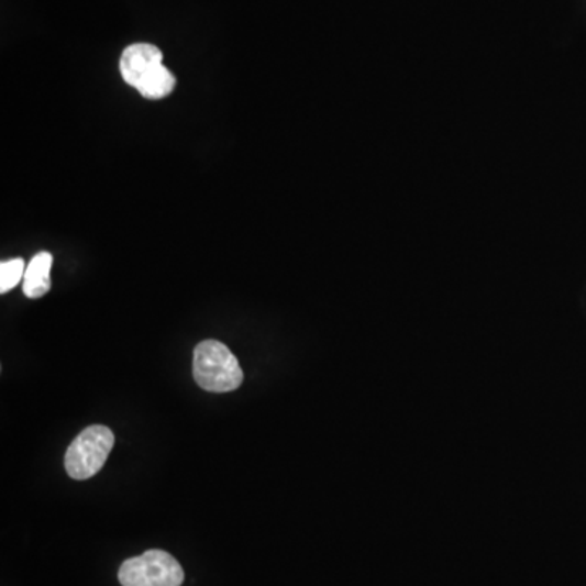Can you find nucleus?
Masks as SVG:
<instances>
[{
    "label": "nucleus",
    "mask_w": 586,
    "mask_h": 586,
    "mask_svg": "<svg viewBox=\"0 0 586 586\" xmlns=\"http://www.w3.org/2000/svg\"><path fill=\"white\" fill-rule=\"evenodd\" d=\"M124 82L148 100H162L176 87V77L164 66V54L154 44L139 43L124 49L120 63Z\"/></svg>",
    "instance_id": "f257e3e1"
},
{
    "label": "nucleus",
    "mask_w": 586,
    "mask_h": 586,
    "mask_svg": "<svg viewBox=\"0 0 586 586\" xmlns=\"http://www.w3.org/2000/svg\"><path fill=\"white\" fill-rule=\"evenodd\" d=\"M192 375L204 391H235L243 383V371L239 358L223 342L215 339L202 341L195 349Z\"/></svg>",
    "instance_id": "f03ea898"
},
{
    "label": "nucleus",
    "mask_w": 586,
    "mask_h": 586,
    "mask_svg": "<svg viewBox=\"0 0 586 586\" xmlns=\"http://www.w3.org/2000/svg\"><path fill=\"white\" fill-rule=\"evenodd\" d=\"M114 446V435L108 427L91 425L79 433L67 449V474L76 480H87L100 473Z\"/></svg>",
    "instance_id": "7ed1b4c3"
},
{
    "label": "nucleus",
    "mask_w": 586,
    "mask_h": 586,
    "mask_svg": "<svg viewBox=\"0 0 586 586\" xmlns=\"http://www.w3.org/2000/svg\"><path fill=\"white\" fill-rule=\"evenodd\" d=\"M118 577L123 586H181L185 572L172 554L151 549L139 557L124 561Z\"/></svg>",
    "instance_id": "20e7f679"
},
{
    "label": "nucleus",
    "mask_w": 586,
    "mask_h": 586,
    "mask_svg": "<svg viewBox=\"0 0 586 586\" xmlns=\"http://www.w3.org/2000/svg\"><path fill=\"white\" fill-rule=\"evenodd\" d=\"M51 267H53V256L47 252L38 253L30 261L23 277V294L26 297L40 298L49 292Z\"/></svg>",
    "instance_id": "39448f33"
},
{
    "label": "nucleus",
    "mask_w": 586,
    "mask_h": 586,
    "mask_svg": "<svg viewBox=\"0 0 586 586\" xmlns=\"http://www.w3.org/2000/svg\"><path fill=\"white\" fill-rule=\"evenodd\" d=\"M25 261L22 257L3 261L0 264V292L7 294L19 286L20 280L25 277Z\"/></svg>",
    "instance_id": "423d86ee"
}]
</instances>
